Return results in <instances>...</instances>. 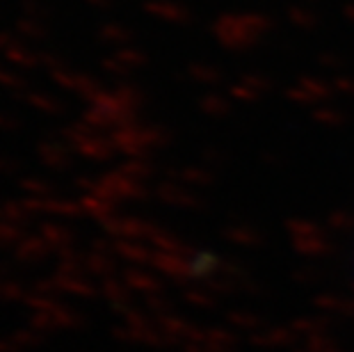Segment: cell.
<instances>
[{"instance_id": "obj_1", "label": "cell", "mask_w": 354, "mask_h": 352, "mask_svg": "<svg viewBox=\"0 0 354 352\" xmlns=\"http://www.w3.org/2000/svg\"><path fill=\"white\" fill-rule=\"evenodd\" d=\"M17 254H19L21 259L32 257V261H39V259L48 257V254H50V243L41 241V238H35V241H24V243L19 245Z\"/></svg>"}, {"instance_id": "obj_2", "label": "cell", "mask_w": 354, "mask_h": 352, "mask_svg": "<svg viewBox=\"0 0 354 352\" xmlns=\"http://www.w3.org/2000/svg\"><path fill=\"white\" fill-rule=\"evenodd\" d=\"M39 156L44 163L50 165V167H57V169L66 167V163H69V154H66L64 147H59V145H41Z\"/></svg>"}, {"instance_id": "obj_3", "label": "cell", "mask_w": 354, "mask_h": 352, "mask_svg": "<svg viewBox=\"0 0 354 352\" xmlns=\"http://www.w3.org/2000/svg\"><path fill=\"white\" fill-rule=\"evenodd\" d=\"M5 55L10 62L14 64H21V66H32V64H39L37 62V57L39 55H35V53H30V50L26 46H21V44L17 41L10 50H5Z\"/></svg>"}, {"instance_id": "obj_4", "label": "cell", "mask_w": 354, "mask_h": 352, "mask_svg": "<svg viewBox=\"0 0 354 352\" xmlns=\"http://www.w3.org/2000/svg\"><path fill=\"white\" fill-rule=\"evenodd\" d=\"M44 234V241H48L50 245H66L69 243V229L59 227V224H50V227H44L41 229Z\"/></svg>"}, {"instance_id": "obj_5", "label": "cell", "mask_w": 354, "mask_h": 352, "mask_svg": "<svg viewBox=\"0 0 354 352\" xmlns=\"http://www.w3.org/2000/svg\"><path fill=\"white\" fill-rule=\"evenodd\" d=\"M19 33L26 35L28 39H35V41H39V39H44V37H46V30H44V26L37 19H32V21H30V19L21 21V24H19Z\"/></svg>"}, {"instance_id": "obj_6", "label": "cell", "mask_w": 354, "mask_h": 352, "mask_svg": "<svg viewBox=\"0 0 354 352\" xmlns=\"http://www.w3.org/2000/svg\"><path fill=\"white\" fill-rule=\"evenodd\" d=\"M21 188H24V190H28V192H32L37 199L46 197L48 192H53V185L44 183V181H37V178H28V181H24V183H21Z\"/></svg>"}, {"instance_id": "obj_7", "label": "cell", "mask_w": 354, "mask_h": 352, "mask_svg": "<svg viewBox=\"0 0 354 352\" xmlns=\"http://www.w3.org/2000/svg\"><path fill=\"white\" fill-rule=\"evenodd\" d=\"M30 103H32L35 108H39V110H50L53 115H57V112H62V106H59L57 101H53V99H41V94H35L32 99H30Z\"/></svg>"}, {"instance_id": "obj_8", "label": "cell", "mask_w": 354, "mask_h": 352, "mask_svg": "<svg viewBox=\"0 0 354 352\" xmlns=\"http://www.w3.org/2000/svg\"><path fill=\"white\" fill-rule=\"evenodd\" d=\"M19 238V229L12 222H0V245L14 243Z\"/></svg>"}, {"instance_id": "obj_9", "label": "cell", "mask_w": 354, "mask_h": 352, "mask_svg": "<svg viewBox=\"0 0 354 352\" xmlns=\"http://www.w3.org/2000/svg\"><path fill=\"white\" fill-rule=\"evenodd\" d=\"M14 295H21V288L17 284L0 281V299H14Z\"/></svg>"}, {"instance_id": "obj_10", "label": "cell", "mask_w": 354, "mask_h": 352, "mask_svg": "<svg viewBox=\"0 0 354 352\" xmlns=\"http://www.w3.org/2000/svg\"><path fill=\"white\" fill-rule=\"evenodd\" d=\"M0 85L5 87H24V80H21L19 76H14V73L0 69Z\"/></svg>"}, {"instance_id": "obj_11", "label": "cell", "mask_w": 354, "mask_h": 352, "mask_svg": "<svg viewBox=\"0 0 354 352\" xmlns=\"http://www.w3.org/2000/svg\"><path fill=\"white\" fill-rule=\"evenodd\" d=\"M14 37L12 35H7V33H0V50H10L14 46Z\"/></svg>"}, {"instance_id": "obj_12", "label": "cell", "mask_w": 354, "mask_h": 352, "mask_svg": "<svg viewBox=\"0 0 354 352\" xmlns=\"http://www.w3.org/2000/svg\"><path fill=\"white\" fill-rule=\"evenodd\" d=\"M10 172H17V163L0 158V174H10Z\"/></svg>"}, {"instance_id": "obj_13", "label": "cell", "mask_w": 354, "mask_h": 352, "mask_svg": "<svg viewBox=\"0 0 354 352\" xmlns=\"http://www.w3.org/2000/svg\"><path fill=\"white\" fill-rule=\"evenodd\" d=\"M5 112H0V129H5V131H12V129H17V122H14V119H10V122H7V119L3 117Z\"/></svg>"}]
</instances>
